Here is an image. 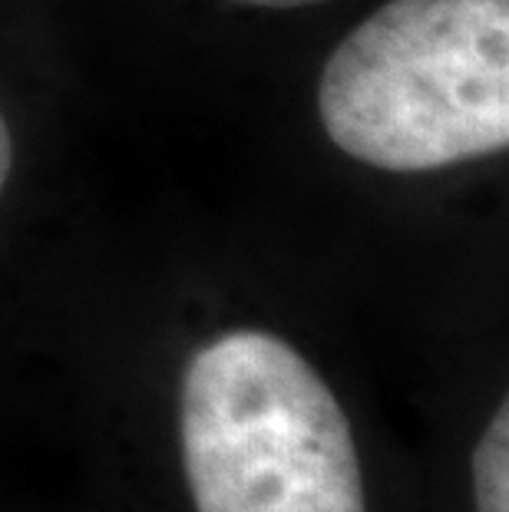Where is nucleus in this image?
<instances>
[{
    "label": "nucleus",
    "instance_id": "f257e3e1",
    "mask_svg": "<svg viewBox=\"0 0 509 512\" xmlns=\"http://www.w3.org/2000/svg\"><path fill=\"white\" fill-rule=\"evenodd\" d=\"M324 133L387 172H430L509 143V0H391L338 43Z\"/></svg>",
    "mask_w": 509,
    "mask_h": 512
},
{
    "label": "nucleus",
    "instance_id": "f03ea898",
    "mask_svg": "<svg viewBox=\"0 0 509 512\" xmlns=\"http://www.w3.org/2000/svg\"><path fill=\"white\" fill-rule=\"evenodd\" d=\"M182 463L199 512H367L338 397L265 331L222 334L189 361Z\"/></svg>",
    "mask_w": 509,
    "mask_h": 512
},
{
    "label": "nucleus",
    "instance_id": "7ed1b4c3",
    "mask_svg": "<svg viewBox=\"0 0 509 512\" xmlns=\"http://www.w3.org/2000/svg\"><path fill=\"white\" fill-rule=\"evenodd\" d=\"M476 512H509V407L503 403L473 453Z\"/></svg>",
    "mask_w": 509,
    "mask_h": 512
},
{
    "label": "nucleus",
    "instance_id": "20e7f679",
    "mask_svg": "<svg viewBox=\"0 0 509 512\" xmlns=\"http://www.w3.org/2000/svg\"><path fill=\"white\" fill-rule=\"evenodd\" d=\"M10 169H14V139H10V129L0 116V192L10 179Z\"/></svg>",
    "mask_w": 509,
    "mask_h": 512
},
{
    "label": "nucleus",
    "instance_id": "39448f33",
    "mask_svg": "<svg viewBox=\"0 0 509 512\" xmlns=\"http://www.w3.org/2000/svg\"><path fill=\"white\" fill-rule=\"evenodd\" d=\"M238 4H255V7H275V10H288V7L324 4V0H238Z\"/></svg>",
    "mask_w": 509,
    "mask_h": 512
}]
</instances>
